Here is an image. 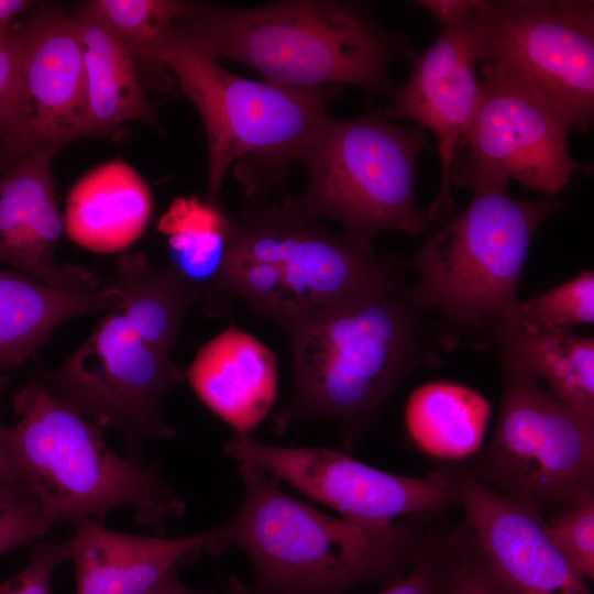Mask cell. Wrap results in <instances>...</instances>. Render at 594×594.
<instances>
[{"instance_id":"1","label":"cell","mask_w":594,"mask_h":594,"mask_svg":"<svg viewBox=\"0 0 594 594\" xmlns=\"http://www.w3.org/2000/svg\"><path fill=\"white\" fill-rule=\"evenodd\" d=\"M418 311L398 267L284 330L294 385L274 430L322 418L336 422L352 443L417 365L422 343Z\"/></svg>"},{"instance_id":"2","label":"cell","mask_w":594,"mask_h":594,"mask_svg":"<svg viewBox=\"0 0 594 594\" xmlns=\"http://www.w3.org/2000/svg\"><path fill=\"white\" fill-rule=\"evenodd\" d=\"M175 33L217 62H240L263 80L304 90L351 84L388 92L391 61L416 55L362 6L341 1L294 0L244 9L186 2Z\"/></svg>"},{"instance_id":"3","label":"cell","mask_w":594,"mask_h":594,"mask_svg":"<svg viewBox=\"0 0 594 594\" xmlns=\"http://www.w3.org/2000/svg\"><path fill=\"white\" fill-rule=\"evenodd\" d=\"M243 499L222 526L227 548L243 550L256 594H344L363 583L389 585L424 544L410 521L369 527L287 495L261 468L239 463Z\"/></svg>"},{"instance_id":"4","label":"cell","mask_w":594,"mask_h":594,"mask_svg":"<svg viewBox=\"0 0 594 594\" xmlns=\"http://www.w3.org/2000/svg\"><path fill=\"white\" fill-rule=\"evenodd\" d=\"M20 420L7 427L10 451L41 513L53 528L82 519L102 521L120 507L161 529L185 512L184 501L153 468L118 457L105 427L32 383L13 399Z\"/></svg>"},{"instance_id":"5","label":"cell","mask_w":594,"mask_h":594,"mask_svg":"<svg viewBox=\"0 0 594 594\" xmlns=\"http://www.w3.org/2000/svg\"><path fill=\"white\" fill-rule=\"evenodd\" d=\"M355 246L282 204L254 201L234 219L223 276L205 297L218 317L242 299L283 330L312 311L355 293L400 266Z\"/></svg>"},{"instance_id":"6","label":"cell","mask_w":594,"mask_h":594,"mask_svg":"<svg viewBox=\"0 0 594 594\" xmlns=\"http://www.w3.org/2000/svg\"><path fill=\"white\" fill-rule=\"evenodd\" d=\"M507 186H472L470 204L404 263L418 282L415 307L440 310L465 331L494 336L516 324L519 285L531 240L541 222L562 206L557 197L515 199Z\"/></svg>"},{"instance_id":"7","label":"cell","mask_w":594,"mask_h":594,"mask_svg":"<svg viewBox=\"0 0 594 594\" xmlns=\"http://www.w3.org/2000/svg\"><path fill=\"white\" fill-rule=\"evenodd\" d=\"M429 146L418 125H396L374 113L328 116L301 160L308 172L305 193L288 200L309 219L334 220L367 252L384 232L419 235L429 221L416 204L415 174Z\"/></svg>"},{"instance_id":"8","label":"cell","mask_w":594,"mask_h":594,"mask_svg":"<svg viewBox=\"0 0 594 594\" xmlns=\"http://www.w3.org/2000/svg\"><path fill=\"white\" fill-rule=\"evenodd\" d=\"M148 61L174 74L201 118L208 150L206 199L215 204L235 161L265 163L278 176L302 160L336 92L332 87L304 90L240 77L175 32Z\"/></svg>"},{"instance_id":"9","label":"cell","mask_w":594,"mask_h":594,"mask_svg":"<svg viewBox=\"0 0 594 594\" xmlns=\"http://www.w3.org/2000/svg\"><path fill=\"white\" fill-rule=\"evenodd\" d=\"M480 75L517 86L571 131L594 118V2L481 1Z\"/></svg>"},{"instance_id":"10","label":"cell","mask_w":594,"mask_h":594,"mask_svg":"<svg viewBox=\"0 0 594 594\" xmlns=\"http://www.w3.org/2000/svg\"><path fill=\"white\" fill-rule=\"evenodd\" d=\"M503 398L482 475L538 509L564 508L593 493L594 421L580 416L522 369L502 361Z\"/></svg>"},{"instance_id":"11","label":"cell","mask_w":594,"mask_h":594,"mask_svg":"<svg viewBox=\"0 0 594 594\" xmlns=\"http://www.w3.org/2000/svg\"><path fill=\"white\" fill-rule=\"evenodd\" d=\"M183 381L185 370L170 353L145 339L116 305L42 386L80 415L117 429L127 459L140 463L146 441L175 435L161 408Z\"/></svg>"},{"instance_id":"12","label":"cell","mask_w":594,"mask_h":594,"mask_svg":"<svg viewBox=\"0 0 594 594\" xmlns=\"http://www.w3.org/2000/svg\"><path fill=\"white\" fill-rule=\"evenodd\" d=\"M227 454L252 463L284 481L342 518L369 527H388L396 519L442 510L455 502L448 473L406 476L382 471L344 451L321 447H278L233 435Z\"/></svg>"},{"instance_id":"13","label":"cell","mask_w":594,"mask_h":594,"mask_svg":"<svg viewBox=\"0 0 594 594\" xmlns=\"http://www.w3.org/2000/svg\"><path fill=\"white\" fill-rule=\"evenodd\" d=\"M481 80L477 106L455 150L451 184L471 188L513 179L557 197L584 167L568 151L570 130L526 90L494 77Z\"/></svg>"},{"instance_id":"14","label":"cell","mask_w":594,"mask_h":594,"mask_svg":"<svg viewBox=\"0 0 594 594\" xmlns=\"http://www.w3.org/2000/svg\"><path fill=\"white\" fill-rule=\"evenodd\" d=\"M19 28L18 92L0 136L8 163L88 136L84 62L74 16L43 7Z\"/></svg>"},{"instance_id":"15","label":"cell","mask_w":594,"mask_h":594,"mask_svg":"<svg viewBox=\"0 0 594 594\" xmlns=\"http://www.w3.org/2000/svg\"><path fill=\"white\" fill-rule=\"evenodd\" d=\"M476 10L462 22L441 28L435 42L422 54L413 57L408 78L393 92V100L383 112L388 120L415 121L437 140L440 189L425 210L435 228L447 223L453 213L450 185L454 154L482 90L477 73L480 41Z\"/></svg>"},{"instance_id":"16","label":"cell","mask_w":594,"mask_h":594,"mask_svg":"<svg viewBox=\"0 0 594 594\" xmlns=\"http://www.w3.org/2000/svg\"><path fill=\"white\" fill-rule=\"evenodd\" d=\"M447 473L481 559L512 594H590L586 580L549 539L537 508L471 474Z\"/></svg>"},{"instance_id":"17","label":"cell","mask_w":594,"mask_h":594,"mask_svg":"<svg viewBox=\"0 0 594 594\" xmlns=\"http://www.w3.org/2000/svg\"><path fill=\"white\" fill-rule=\"evenodd\" d=\"M55 153H26L0 172V264L57 289L94 293L100 287L92 272L55 262L64 224L52 175Z\"/></svg>"},{"instance_id":"18","label":"cell","mask_w":594,"mask_h":594,"mask_svg":"<svg viewBox=\"0 0 594 594\" xmlns=\"http://www.w3.org/2000/svg\"><path fill=\"white\" fill-rule=\"evenodd\" d=\"M75 525L64 542L75 566V594H150L200 553L227 549L222 526L168 539L117 532L96 519Z\"/></svg>"},{"instance_id":"19","label":"cell","mask_w":594,"mask_h":594,"mask_svg":"<svg viewBox=\"0 0 594 594\" xmlns=\"http://www.w3.org/2000/svg\"><path fill=\"white\" fill-rule=\"evenodd\" d=\"M277 376L273 351L234 323L206 342L185 370L197 397L238 436H250L267 416Z\"/></svg>"},{"instance_id":"20","label":"cell","mask_w":594,"mask_h":594,"mask_svg":"<svg viewBox=\"0 0 594 594\" xmlns=\"http://www.w3.org/2000/svg\"><path fill=\"white\" fill-rule=\"evenodd\" d=\"M152 206L146 182L117 160L98 166L73 186L63 223L68 237L86 250L122 252L144 232Z\"/></svg>"},{"instance_id":"21","label":"cell","mask_w":594,"mask_h":594,"mask_svg":"<svg viewBox=\"0 0 594 594\" xmlns=\"http://www.w3.org/2000/svg\"><path fill=\"white\" fill-rule=\"evenodd\" d=\"M122 301L108 285L94 293L57 289L0 266V370L22 364L66 320Z\"/></svg>"},{"instance_id":"22","label":"cell","mask_w":594,"mask_h":594,"mask_svg":"<svg viewBox=\"0 0 594 594\" xmlns=\"http://www.w3.org/2000/svg\"><path fill=\"white\" fill-rule=\"evenodd\" d=\"M73 16L82 53L88 136L109 135L129 121L153 124L132 52L86 4Z\"/></svg>"},{"instance_id":"23","label":"cell","mask_w":594,"mask_h":594,"mask_svg":"<svg viewBox=\"0 0 594 594\" xmlns=\"http://www.w3.org/2000/svg\"><path fill=\"white\" fill-rule=\"evenodd\" d=\"M493 340L501 361L543 380L560 403L594 421V340L571 332H527L517 324Z\"/></svg>"},{"instance_id":"24","label":"cell","mask_w":594,"mask_h":594,"mask_svg":"<svg viewBox=\"0 0 594 594\" xmlns=\"http://www.w3.org/2000/svg\"><path fill=\"white\" fill-rule=\"evenodd\" d=\"M491 405L480 393L452 382H429L408 397L404 421L411 442L428 455L460 460L482 446Z\"/></svg>"},{"instance_id":"25","label":"cell","mask_w":594,"mask_h":594,"mask_svg":"<svg viewBox=\"0 0 594 594\" xmlns=\"http://www.w3.org/2000/svg\"><path fill=\"white\" fill-rule=\"evenodd\" d=\"M109 285L121 292L118 306L141 334L169 353L186 312L205 297L169 266L153 267L142 253H122Z\"/></svg>"},{"instance_id":"26","label":"cell","mask_w":594,"mask_h":594,"mask_svg":"<svg viewBox=\"0 0 594 594\" xmlns=\"http://www.w3.org/2000/svg\"><path fill=\"white\" fill-rule=\"evenodd\" d=\"M157 229L166 238L169 267L206 297L223 276L234 219L219 204L195 196L177 197L158 219Z\"/></svg>"},{"instance_id":"27","label":"cell","mask_w":594,"mask_h":594,"mask_svg":"<svg viewBox=\"0 0 594 594\" xmlns=\"http://www.w3.org/2000/svg\"><path fill=\"white\" fill-rule=\"evenodd\" d=\"M185 3L176 0H91L86 6L135 58L148 61L170 38Z\"/></svg>"},{"instance_id":"28","label":"cell","mask_w":594,"mask_h":594,"mask_svg":"<svg viewBox=\"0 0 594 594\" xmlns=\"http://www.w3.org/2000/svg\"><path fill=\"white\" fill-rule=\"evenodd\" d=\"M594 321V273L574 278L529 300H519L516 324L527 332H570Z\"/></svg>"},{"instance_id":"29","label":"cell","mask_w":594,"mask_h":594,"mask_svg":"<svg viewBox=\"0 0 594 594\" xmlns=\"http://www.w3.org/2000/svg\"><path fill=\"white\" fill-rule=\"evenodd\" d=\"M546 532L571 566L585 580L594 578V494L562 508Z\"/></svg>"},{"instance_id":"30","label":"cell","mask_w":594,"mask_h":594,"mask_svg":"<svg viewBox=\"0 0 594 594\" xmlns=\"http://www.w3.org/2000/svg\"><path fill=\"white\" fill-rule=\"evenodd\" d=\"M50 529L26 484L0 483V556L37 542Z\"/></svg>"},{"instance_id":"31","label":"cell","mask_w":594,"mask_h":594,"mask_svg":"<svg viewBox=\"0 0 594 594\" xmlns=\"http://www.w3.org/2000/svg\"><path fill=\"white\" fill-rule=\"evenodd\" d=\"M444 594H512L490 572L471 537H454L440 546Z\"/></svg>"},{"instance_id":"32","label":"cell","mask_w":594,"mask_h":594,"mask_svg":"<svg viewBox=\"0 0 594 594\" xmlns=\"http://www.w3.org/2000/svg\"><path fill=\"white\" fill-rule=\"evenodd\" d=\"M440 546L436 538H429L421 553L409 572L387 585L380 594H444V585L440 566ZM228 594H256L248 584L231 576L228 582Z\"/></svg>"},{"instance_id":"33","label":"cell","mask_w":594,"mask_h":594,"mask_svg":"<svg viewBox=\"0 0 594 594\" xmlns=\"http://www.w3.org/2000/svg\"><path fill=\"white\" fill-rule=\"evenodd\" d=\"M68 560L65 543H33L26 565L0 584V594H52V576L62 562Z\"/></svg>"},{"instance_id":"34","label":"cell","mask_w":594,"mask_h":594,"mask_svg":"<svg viewBox=\"0 0 594 594\" xmlns=\"http://www.w3.org/2000/svg\"><path fill=\"white\" fill-rule=\"evenodd\" d=\"M21 57L19 26L0 32V136L3 133L18 92Z\"/></svg>"},{"instance_id":"35","label":"cell","mask_w":594,"mask_h":594,"mask_svg":"<svg viewBox=\"0 0 594 594\" xmlns=\"http://www.w3.org/2000/svg\"><path fill=\"white\" fill-rule=\"evenodd\" d=\"M481 0H420L415 4L432 15L441 28L464 21L479 8Z\"/></svg>"},{"instance_id":"36","label":"cell","mask_w":594,"mask_h":594,"mask_svg":"<svg viewBox=\"0 0 594 594\" xmlns=\"http://www.w3.org/2000/svg\"><path fill=\"white\" fill-rule=\"evenodd\" d=\"M7 427L0 419V483H24L7 440Z\"/></svg>"},{"instance_id":"37","label":"cell","mask_w":594,"mask_h":594,"mask_svg":"<svg viewBox=\"0 0 594 594\" xmlns=\"http://www.w3.org/2000/svg\"><path fill=\"white\" fill-rule=\"evenodd\" d=\"M32 3L29 0H0V32L11 28L13 19Z\"/></svg>"},{"instance_id":"38","label":"cell","mask_w":594,"mask_h":594,"mask_svg":"<svg viewBox=\"0 0 594 594\" xmlns=\"http://www.w3.org/2000/svg\"><path fill=\"white\" fill-rule=\"evenodd\" d=\"M150 594H210L188 588L178 579L177 571L169 574L156 588Z\"/></svg>"},{"instance_id":"39","label":"cell","mask_w":594,"mask_h":594,"mask_svg":"<svg viewBox=\"0 0 594 594\" xmlns=\"http://www.w3.org/2000/svg\"><path fill=\"white\" fill-rule=\"evenodd\" d=\"M7 164H8V161L4 157V154L0 147V172L6 167Z\"/></svg>"},{"instance_id":"40","label":"cell","mask_w":594,"mask_h":594,"mask_svg":"<svg viewBox=\"0 0 594 594\" xmlns=\"http://www.w3.org/2000/svg\"><path fill=\"white\" fill-rule=\"evenodd\" d=\"M7 378L4 372L0 370V392L6 387Z\"/></svg>"}]
</instances>
